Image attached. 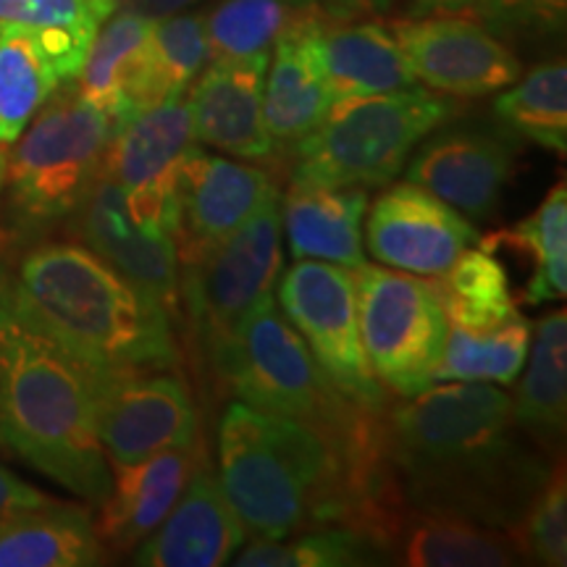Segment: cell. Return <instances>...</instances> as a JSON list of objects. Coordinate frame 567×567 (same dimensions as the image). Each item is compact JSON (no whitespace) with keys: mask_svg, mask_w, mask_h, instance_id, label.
<instances>
[{"mask_svg":"<svg viewBox=\"0 0 567 567\" xmlns=\"http://www.w3.org/2000/svg\"><path fill=\"white\" fill-rule=\"evenodd\" d=\"M415 80L455 97H484L520 80V59L473 17L389 21Z\"/></svg>","mask_w":567,"mask_h":567,"instance_id":"13","label":"cell"},{"mask_svg":"<svg viewBox=\"0 0 567 567\" xmlns=\"http://www.w3.org/2000/svg\"><path fill=\"white\" fill-rule=\"evenodd\" d=\"M496 122L547 151L567 153V69L565 59L538 63L494 101Z\"/></svg>","mask_w":567,"mask_h":567,"instance_id":"33","label":"cell"},{"mask_svg":"<svg viewBox=\"0 0 567 567\" xmlns=\"http://www.w3.org/2000/svg\"><path fill=\"white\" fill-rule=\"evenodd\" d=\"M208 61L203 13H174L153 21L132 87L134 113L184 95Z\"/></svg>","mask_w":567,"mask_h":567,"instance_id":"30","label":"cell"},{"mask_svg":"<svg viewBox=\"0 0 567 567\" xmlns=\"http://www.w3.org/2000/svg\"><path fill=\"white\" fill-rule=\"evenodd\" d=\"M200 457L195 442L132 465H111V494L95 517V530L109 555L134 551L166 520Z\"/></svg>","mask_w":567,"mask_h":567,"instance_id":"21","label":"cell"},{"mask_svg":"<svg viewBox=\"0 0 567 567\" xmlns=\"http://www.w3.org/2000/svg\"><path fill=\"white\" fill-rule=\"evenodd\" d=\"M0 292L92 368H179L166 310L80 243L34 245L13 271L0 268Z\"/></svg>","mask_w":567,"mask_h":567,"instance_id":"3","label":"cell"},{"mask_svg":"<svg viewBox=\"0 0 567 567\" xmlns=\"http://www.w3.org/2000/svg\"><path fill=\"white\" fill-rule=\"evenodd\" d=\"M271 53L210 59L189 84L195 140L243 161H274L266 132L264 87Z\"/></svg>","mask_w":567,"mask_h":567,"instance_id":"18","label":"cell"},{"mask_svg":"<svg viewBox=\"0 0 567 567\" xmlns=\"http://www.w3.org/2000/svg\"><path fill=\"white\" fill-rule=\"evenodd\" d=\"M473 19L505 45H544L563 38L567 0H484Z\"/></svg>","mask_w":567,"mask_h":567,"instance_id":"38","label":"cell"},{"mask_svg":"<svg viewBox=\"0 0 567 567\" xmlns=\"http://www.w3.org/2000/svg\"><path fill=\"white\" fill-rule=\"evenodd\" d=\"M113 3H116V11H132L145 19L158 21L193 9L200 0H113Z\"/></svg>","mask_w":567,"mask_h":567,"instance_id":"42","label":"cell"},{"mask_svg":"<svg viewBox=\"0 0 567 567\" xmlns=\"http://www.w3.org/2000/svg\"><path fill=\"white\" fill-rule=\"evenodd\" d=\"M82 66L84 55L66 40L27 27H0V145L11 147Z\"/></svg>","mask_w":567,"mask_h":567,"instance_id":"22","label":"cell"},{"mask_svg":"<svg viewBox=\"0 0 567 567\" xmlns=\"http://www.w3.org/2000/svg\"><path fill=\"white\" fill-rule=\"evenodd\" d=\"M113 11V0H0V27L53 34L87 59L92 40Z\"/></svg>","mask_w":567,"mask_h":567,"instance_id":"36","label":"cell"},{"mask_svg":"<svg viewBox=\"0 0 567 567\" xmlns=\"http://www.w3.org/2000/svg\"><path fill=\"white\" fill-rule=\"evenodd\" d=\"M352 276L360 339L379 384L400 396L429 389L450 331L431 284L400 268L365 264Z\"/></svg>","mask_w":567,"mask_h":567,"instance_id":"9","label":"cell"},{"mask_svg":"<svg viewBox=\"0 0 567 567\" xmlns=\"http://www.w3.org/2000/svg\"><path fill=\"white\" fill-rule=\"evenodd\" d=\"M515 421L555 460L567 425V313L551 310L536 323L530 365L513 400Z\"/></svg>","mask_w":567,"mask_h":567,"instance_id":"27","label":"cell"},{"mask_svg":"<svg viewBox=\"0 0 567 567\" xmlns=\"http://www.w3.org/2000/svg\"><path fill=\"white\" fill-rule=\"evenodd\" d=\"M481 250H507L530 266L523 289L526 305L563 300L567 292V187L555 184L536 213L513 229H499L481 239Z\"/></svg>","mask_w":567,"mask_h":567,"instance_id":"29","label":"cell"},{"mask_svg":"<svg viewBox=\"0 0 567 567\" xmlns=\"http://www.w3.org/2000/svg\"><path fill=\"white\" fill-rule=\"evenodd\" d=\"M76 218V237L97 258L116 268L126 281L142 289L166 310L174 326L182 318L179 258L166 231L145 229L130 216L122 189L109 174H97ZM179 329V326H176Z\"/></svg>","mask_w":567,"mask_h":567,"instance_id":"15","label":"cell"},{"mask_svg":"<svg viewBox=\"0 0 567 567\" xmlns=\"http://www.w3.org/2000/svg\"><path fill=\"white\" fill-rule=\"evenodd\" d=\"M429 284L446 323L473 334L492 331L517 313L505 266L486 250H463L455 264L444 274L431 276Z\"/></svg>","mask_w":567,"mask_h":567,"instance_id":"31","label":"cell"},{"mask_svg":"<svg viewBox=\"0 0 567 567\" xmlns=\"http://www.w3.org/2000/svg\"><path fill=\"white\" fill-rule=\"evenodd\" d=\"M386 559L410 567H505L520 563V551L502 528L405 507L389 530Z\"/></svg>","mask_w":567,"mask_h":567,"instance_id":"24","label":"cell"},{"mask_svg":"<svg viewBox=\"0 0 567 567\" xmlns=\"http://www.w3.org/2000/svg\"><path fill=\"white\" fill-rule=\"evenodd\" d=\"M318 17L323 19H358L373 11H384L392 0H308Z\"/></svg>","mask_w":567,"mask_h":567,"instance_id":"40","label":"cell"},{"mask_svg":"<svg viewBox=\"0 0 567 567\" xmlns=\"http://www.w3.org/2000/svg\"><path fill=\"white\" fill-rule=\"evenodd\" d=\"M484 0H405V17H473Z\"/></svg>","mask_w":567,"mask_h":567,"instance_id":"41","label":"cell"},{"mask_svg":"<svg viewBox=\"0 0 567 567\" xmlns=\"http://www.w3.org/2000/svg\"><path fill=\"white\" fill-rule=\"evenodd\" d=\"M239 567H358L386 565L381 549L358 528L329 523L281 538H258L239 555Z\"/></svg>","mask_w":567,"mask_h":567,"instance_id":"34","label":"cell"},{"mask_svg":"<svg viewBox=\"0 0 567 567\" xmlns=\"http://www.w3.org/2000/svg\"><path fill=\"white\" fill-rule=\"evenodd\" d=\"M284 271L281 193L268 197L237 231L179 268L182 318L197 363L216 373L237 326Z\"/></svg>","mask_w":567,"mask_h":567,"instance_id":"8","label":"cell"},{"mask_svg":"<svg viewBox=\"0 0 567 567\" xmlns=\"http://www.w3.org/2000/svg\"><path fill=\"white\" fill-rule=\"evenodd\" d=\"M216 375L239 402L313 425L347 455L365 457L384 446L386 408L371 410L347 400L326 379L274 295L264 297L237 326Z\"/></svg>","mask_w":567,"mask_h":567,"instance_id":"5","label":"cell"},{"mask_svg":"<svg viewBox=\"0 0 567 567\" xmlns=\"http://www.w3.org/2000/svg\"><path fill=\"white\" fill-rule=\"evenodd\" d=\"M363 187H305L289 184L281 197V229L287 231L295 260H323L342 268L365 264Z\"/></svg>","mask_w":567,"mask_h":567,"instance_id":"25","label":"cell"},{"mask_svg":"<svg viewBox=\"0 0 567 567\" xmlns=\"http://www.w3.org/2000/svg\"><path fill=\"white\" fill-rule=\"evenodd\" d=\"M530 350V321L515 313L509 321L484 334L450 326L442 360L431 384L467 381V384H513Z\"/></svg>","mask_w":567,"mask_h":567,"instance_id":"32","label":"cell"},{"mask_svg":"<svg viewBox=\"0 0 567 567\" xmlns=\"http://www.w3.org/2000/svg\"><path fill=\"white\" fill-rule=\"evenodd\" d=\"M193 147L187 92L137 111L113 132L103 172L122 189L130 216L140 226L172 231L179 168Z\"/></svg>","mask_w":567,"mask_h":567,"instance_id":"12","label":"cell"},{"mask_svg":"<svg viewBox=\"0 0 567 567\" xmlns=\"http://www.w3.org/2000/svg\"><path fill=\"white\" fill-rule=\"evenodd\" d=\"M6 158H9V153H6V147L0 145V197H3V179H6ZM3 203V200H0Z\"/></svg>","mask_w":567,"mask_h":567,"instance_id":"43","label":"cell"},{"mask_svg":"<svg viewBox=\"0 0 567 567\" xmlns=\"http://www.w3.org/2000/svg\"><path fill=\"white\" fill-rule=\"evenodd\" d=\"M250 538L221 484L200 457L166 520L134 549L142 567H218Z\"/></svg>","mask_w":567,"mask_h":567,"instance_id":"20","label":"cell"},{"mask_svg":"<svg viewBox=\"0 0 567 567\" xmlns=\"http://www.w3.org/2000/svg\"><path fill=\"white\" fill-rule=\"evenodd\" d=\"M509 536L528 563L547 567L567 563V478L563 455L555 460L547 481Z\"/></svg>","mask_w":567,"mask_h":567,"instance_id":"37","label":"cell"},{"mask_svg":"<svg viewBox=\"0 0 567 567\" xmlns=\"http://www.w3.org/2000/svg\"><path fill=\"white\" fill-rule=\"evenodd\" d=\"M279 308L313 352L326 379L347 400L371 410L386 408V389L368 365L358 323V295L350 268L297 260L281 271Z\"/></svg>","mask_w":567,"mask_h":567,"instance_id":"10","label":"cell"},{"mask_svg":"<svg viewBox=\"0 0 567 567\" xmlns=\"http://www.w3.org/2000/svg\"><path fill=\"white\" fill-rule=\"evenodd\" d=\"M331 109L318 13L305 6L274 42L264 87V118L274 153L292 155Z\"/></svg>","mask_w":567,"mask_h":567,"instance_id":"19","label":"cell"},{"mask_svg":"<svg viewBox=\"0 0 567 567\" xmlns=\"http://www.w3.org/2000/svg\"><path fill=\"white\" fill-rule=\"evenodd\" d=\"M151 30L153 19L132 11H113L97 30L80 76L74 80L76 92L103 111L116 130L134 116L132 87Z\"/></svg>","mask_w":567,"mask_h":567,"instance_id":"28","label":"cell"},{"mask_svg":"<svg viewBox=\"0 0 567 567\" xmlns=\"http://www.w3.org/2000/svg\"><path fill=\"white\" fill-rule=\"evenodd\" d=\"M281 193L274 174L193 147L179 168L172 243L179 268L224 243L268 197Z\"/></svg>","mask_w":567,"mask_h":567,"instance_id":"14","label":"cell"},{"mask_svg":"<svg viewBox=\"0 0 567 567\" xmlns=\"http://www.w3.org/2000/svg\"><path fill=\"white\" fill-rule=\"evenodd\" d=\"M386 460L405 507L513 530L551 460L520 429L513 396L444 381L384 410Z\"/></svg>","mask_w":567,"mask_h":567,"instance_id":"1","label":"cell"},{"mask_svg":"<svg viewBox=\"0 0 567 567\" xmlns=\"http://www.w3.org/2000/svg\"><path fill=\"white\" fill-rule=\"evenodd\" d=\"M95 423L109 465L197 442L195 396L176 368L101 371Z\"/></svg>","mask_w":567,"mask_h":567,"instance_id":"11","label":"cell"},{"mask_svg":"<svg viewBox=\"0 0 567 567\" xmlns=\"http://www.w3.org/2000/svg\"><path fill=\"white\" fill-rule=\"evenodd\" d=\"M101 368L74 358L0 292V446L101 507L111 465L95 423Z\"/></svg>","mask_w":567,"mask_h":567,"instance_id":"4","label":"cell"},{"mask_svg":"<svg viewBox=\"0 0 567 567\" xmlns=\"http://www.w3.org/2000/svg\"><path fill=\"white\" fill-rule=\"evenodd\" d=\"M365 243L379 264L417 276H439L460 252L478 243V231L471 218L429 189L402 182L373 203Z\"/></svg>","mask_w":567,"mask_h":567,"instance_id":"16","label":"cell"},{"mask_svg":"<svg viewBox=\"0 0 567 567\" xmlns=\"http://www.w3.org/2000/svg\"><path fill=\"white\" fill-rule=\"evenodd\" d=\"M116 126L103 111L63 84L13 142L3 197L21 234H42L74 216L103 168Z\"/></svg>","mask_w":567,"mask_h":567,"instance_id":"7","label":"cell"},{"mask_svg":"<svg viewBox=\"0 0 567 567\" xmlns=\"http://www.w3.org/2000/svg\"><path fill=\"white\" fill-rule=\"evenodd\" d=\"M455 103L421 84L384 95L331 103L323 122L292 151V184L305 187H384L410 153L450 122Z\"/></svg>","mask_w":567,"mask_h":567,"instance_id":"6","label":"cell"},{"mask_svg":"<svg viewBox=\"0 0 567 567\" xmlns=\"http://www.w3.org/2000/svg\"><path fill=\"white\" fill-rule=\"evenodd\" d=\"M53 502L51 496H45L40 488H34L21 481L17 473H11L9 467L0 465V520L9 517L11 513H19V509L27 507H40Z\"/></svg>","mask_w":567,"mask_h":567,"instance_id":"39","label":"cell"},{"mask_svg":"<svg viewBox=\"0 0 567 567\" xmlns=\"http://www.w3.org/2000/svg\"><path fill=\"white\" fill-rule=\"evenodd\" d=\"M305 6L295 0H218L205 17L210 59L271 53L274 42Z\"/></svg>","mask_w":567,"mask_h":567,"instance_id":"35","label":"cell"},{"mask_svg":"<svg viewBox=\"0 0 567 567\" xmlns=\"http://www.w3.org/2000/svg\"><path fill=\"white\" fill-rule=\"evenodd\" d=\"M386 476V446L352 457L313 425L231 402L218 425V484L247 534L281 538L350 523Z\"/></svg>","mask_w":567,"mask_h":567,"instance_id":"2","label":"cell"},{"mask_svg":"<svg viewBox=\"0 0 567 567\" xmlns=\"http://www.w3.org/2000/svg\"><path fill=\"white\" fill-rule=\"evenodd\" d=\"M105 557L90 507L53 499L0 520V567H92Z\"/></svg>","mask_w":567,"mask_h":567,"instance_id":"26","label":"cell"},{"mask_svg":"<svg viewBox=\"0 0 567 567\" xmlns=\"http://www.w3.org/2000/svg\"><path fill=\"white\" fill-rule=\"evenodd\" d=\"M434 134V132H431ZM515 134L484 126H457L423 140L413 151L408 182L429 189L465 218L492 216L515 172Z\"/></svg>","mask_w":567,"mask_h":567,"instance_id":"17","label":"cell"},{"mask_svg":"<svg viewBox=\"0 0 567 567\" xmlns=\"http://www.w3.org/2000/svg\"><path fill=\"white\" fill-rule=\"evenodd\" d=\"M295 3H300V6H308V0H295Z\"/></svg>","mask_w":567,"mask_h":567,"instance_id":"44","label":"cell"},{"mask_svg":"<svg viewBox=\"0 0 567 567\" xmlns=\"http://www.w3.org/2000/svg\"><path fill=\"white\" fill-rule=\"evenodd\" d=\"M318 34H321L331 103L400 92L417 84L389 24L365 17H318Z\"/></svg>","mask_w":567,"mask_h":567,"instance_id":"23","label":"cell"}]
</instances>
